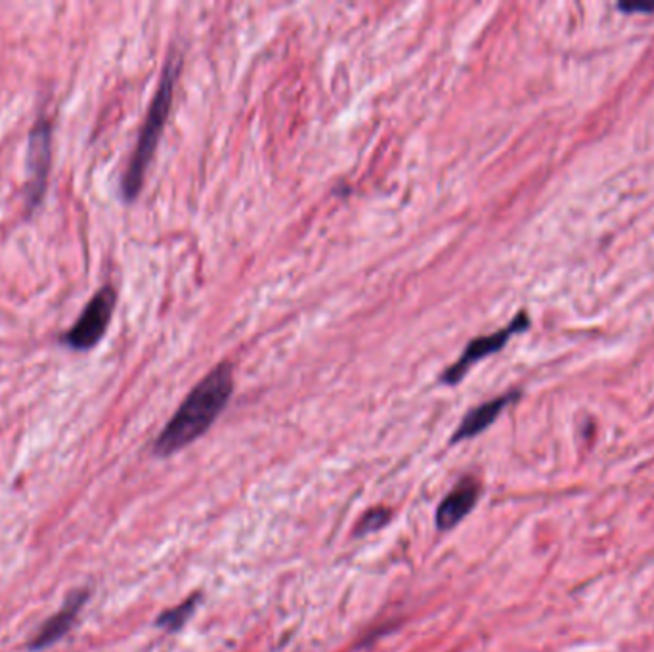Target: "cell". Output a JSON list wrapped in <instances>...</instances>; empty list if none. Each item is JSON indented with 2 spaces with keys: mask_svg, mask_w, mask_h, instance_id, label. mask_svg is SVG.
<instances>
[{
  "mask_svg": "<svg viewBox=\"0 0 654 652\" xmlns=\"http://www.w3.org/2000/svg\"><path fill=\"white\" fill-rule=\"evenodd\" d=\"M234 394V368L230 362H220L209 371L169 419L165 429L153 442V454L169 457L194 444L205 435L224 412Z\"/></svg>",
  "mask_w": 654,
  "mask_h": 652,
  "instance_id": "6da1fadb",
  "label": "cell"
},
{
  "mask_svg": "<svg viewBox=\"0 0 654 652\" xmlns=\"http://www.w3.org/2000/svg\"><path fill=\"white\" fill-rule=\"evenodd\" d=\"M180 69H182V56H180L178 50L173 48L167 62H165V66H163V71H161V79H159V85L155 90L152 104H150L148 113H146V119L142 123V129L138 134L131 161L127 165V171L123 174V178H121V196L127 203L134 201L138 194L142 192L148 167L152 163L157 144L161 140V134L165 131V125H167V119H169V113H171Z\"/></svg>",
  "mask_w": 654,
  "mask_h": 652,
  "instance_id": "7a4b0ae2",
  "label": "cell"
},
{
  "mask_svg": "<svg viewBox=\"0 0 654 652\" xmlns=\"http://www.w3.org/2000/svg\"><path fill=\"white\" fill-rule=\"evenodd\" d=\"M115 305H117V291L111 285H104L88 301L79 320L67 329L60 341L66 347L79 350V352L96 347L108 331Z\"/></svg>",
  "mask_w": 654,
  "mask_h": 652,
  "instance_id": "3957f363",
  "label": "cell"
},
{
  "mask_svg": "<svg viewBox=\"0 0 654 652\" xmlns=\"http://www.w3.org/2000/svg\"><path fill=\"white\" fill-rule=\"evenodd\" d=\"M530 327V318L526 312H519L509 326L503 327L500 331H494L490 335H480V337H475L473 341H469V345L463 348L461 356L458 360L448 366L446 370L442 371L440 375V385H446V387H456L461 383V379L469 373V370L479 364L480 360L500 352L513 335L521 333L524 329Z\"/></svg>",
  "mask_w": 654,
  "mask_h": 652,
  "instance_id": "277c9868",
  "label": "cell"
},
{
  "mask_svg": "<svg viewBox=\"0 0 654 652\" xmlns=\"http://www.w3.org/2000/svg\"><path fill=\"white\" fill-rule=\"evenodd\" d=\"M50 163H52V125L43 115L37 119V123L29 132V150H27L29 180L25 192V203L29 213L41 205L46 194Z\"/></svg>",
  "mask_w": 654,
  "mask_h": 652,
  "instance_id": "5b68a950",
  "label": "cell"
},
{
  "mask_svg": "<svg viewBox=\"0 0 654 652\" xmlns=\"http://www.w3.org/2000/svg\"><path fill=\"white\" fill-rule=\"evenodd\" d=\"M88 597H90L88 589L73 591L67 597L64 607L58 610L56 614H52L39 628V631L35 633V637L27 643V649L33 652L44 651V649L56 645L58 641H62L69 633V630L75 626V622H77L81 610L85 607Z\"/></svg>",
  "mask_w": 654,
  "mask_h": 652,
  "instance_id": "8992f818",
  "label": "cell"
},
{
  "mask_svg": "<svg viewBox=\"0 0 654 652\" xmlns=\"http://www.w3.org/2000/svg\"><path fill=\"white\" fill-rule=\"evenodd\" d=\"M482 486L477 479L465 477L459 480L456 488L440 501L436 509V528L438 530H452L459 522L463 521L480 500Z\"/></svg>",
  "mask_w": 654,
  "mask_h": 652,
  "instance_id": "52a82bcc",
  "label": "cell"
},
{
  "mask_svg": "<svg viewBox=\"0 0 654 652\" xmlns=\"http://www.w3.org/2000/svg\"><path fill=\"white\" fill-rule=\"evenodd\" d=\"M519 398H521V391L505 392L502 396H496V398L480 404L477 408H473L471 412L465 413L456 433L450 438V444H458L461 440H469V438H475L480 433H484L502 415L503 410L507 406H511L513 402H517Z\"/></svg>",
  "mask_w": 654,
  "mask_h": 652,
  "instance_id": "ba28073f",
  "label": "cell"
},
{
  "mask_svg": "<svg viewBox=\"0 0 654 652\" xmlns=\"http://www.w3.org/2000/svg\"><path fill=\"white\" fill-rule=\"evenodd\" d=\"M199 599H201V593H194L192 597H188L184 603H180V605L175 607V609L165 610L163 614L157 616L155 626H157V628H163L165 631L180 630V628L190 620V616L194 614Z\"/></svg>",
  "mask_w": 654,
  "mask_h": 652,
  "instance_id": "9c48e42d",
  "label": "cell"
},
{
  "mask_svg": "<svg viewBox=\"0 0 654 652\" xmlns=\"http://www.w3.org/2000/svg\"><path fill=\"white\" fill-rule=\"evenodd\" d=\"M391 511L385 509V507H375V509H370L358 524H356V530L354 534L356 536H368L371 532H377L381 530L387 522L391 521Z\"/></svg>",
  "mask_w": 654,
  "mask_h": 652,
  "instance_id": "30bf717a",
  "label": "cell"
},
{
  "mask_svg": "<svg viewBox=\"0 0 654 652\" xmlns=\"http://www.w3.org/2000/svg\"><path fill=\"white\" fill-rule=\"evenodd\" d=\"M622 12H654V2H620Z\"/></svg>",
  "mask_w": 654,
  "mask_h": 652,
  "instance_id": "8fae6325",
  "label": "cell"
}]
</instances>
